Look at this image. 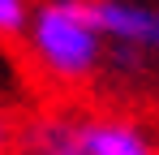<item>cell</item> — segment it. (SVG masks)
Masks as SVG:
<instances>
[{
  "mask_svg": "<svg viewBox=\"0 0 159 155\" xmlns=\"http://www.w3.org/2000/svg\"><path fill=\"white\" fill-rule=\"evenodd\" d=\"M26 48L39 73L60 86H82L107 65V39L90 17L86 0H43L30 4Z\"/></svg>",
  "mask_w": 159,
  "mask_h": 155,
  "instance_id": "1",
  "label": "cell"
},
{
  "mask_svg": "<svg viewBox=\"0 0 159 155\" xmlns=\"http://www.w3.org/2000/svg\"><path fill=\"white\" fill-rule=\"evenodd\" d=\"M17 155H159L155 138L129 116H34L13 129Z\"/></svg>",
  "mask_w": 159,
  "mask_h": 155,
  "instance_id": "2",
  "label": "cell"
},
{
  "mask_svg": "<svg viewBox=\"0 0 159 155\" xmlns=\"http://www.w3.org/2000/svg\"><path fill=\"white\" fill-rule=\"evenodd\" d=\"M103 30L107 48H129L138 56H159V9L142 0H86Z\"/></svg>",
  "mask_w": 159,
  "mask_h": 155,
  "instance_id": "3",
  "label": "cell"
},
{
  "mask_svg": "<svg viewBox=\"0 0 159 155\" xmlns=\"http://www.w3.org/2000/svg\"><path fill=\"white\" fill-rule=\"evenodd\" d=\"M30 22V0H0V39L22 35Z\"/></svg>",
  "mask_w": 159,
  "mask_h": 155,
  "instance_id": "4",
  "label": "cell"
},
{
  "mask_svg": "<svg viewBox=\"0 0 159 155\" xmlns=\"http://www.w3.org/2000/svg\"><path fill=\"white\" fill-rule=\"evenodd\" d=\"M13 151V125H9V116L0 112V155H9Z\"/></svg>",
  "mask_w": 159,
  "mask_h": 155,
  "instance_id": "5",
  "label": "cell"
}]
</instances>
